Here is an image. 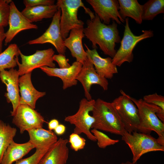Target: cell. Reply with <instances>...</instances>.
Instances as JSON below:
<instances>
[{"label": "cell", "instance_id": "cell-22", "mask_svg": "<svg viewBox=\"0 0 164 164\" xmlns=\"http://www.w3.org/2000/svg\"><path fill=\"white\" fill-rule=\"evenodd\" d=\"M34 146L29 141L22 144L15 142L13 141L5 152L1 164H12L27 154Z\"/></svg>", "mask_w": 164, "mask_h": 164}, {"label": "cell", "instance_id": "cell-21", "mask_svg": "<svg viewBox=\"0 0 164 164\" xmlns=\"http://www.w3.org/2000/svg\"><path fill=\"white\" fill-rule=\"evenodd\" d=\"M27 131L29 135V141L36 149H49L58 139L54 132L43 128L30 129Z\"/></svg>", "mask_w": 164, "mask_h": 164}, {"label": "cell", "instance_id": "cell-16", "mask_svg": "<svg viewBox=\"0 0 164 164\" xmlns=\"http://www.w3.org/2000/svg\"><path fill=\"white\" fill-rule=\"evenodd\" d=\"M82 66V63L76 61L67 68H51L43 66L39 68L49 76L60 78L63 82V88L65 90L77 84L78 81L77 78Z\"/></svg>", "mask_w": 164, "mask_h": 164}, {"label": "cell", "instance_id": "cell-23", "mask_svg": "<svg viewBox=\"0 0 164 164\" xmlns=\"http://www.w3.org/2000/svg\"><path fill=\"white\" fill-rule=\"evenodd\" d=\"M119 12L122 18L125 20L126 18L130 17L139 24L142 22V5L137 0H118Z\"/></svg>", "mask_w": 164, "mask_h": 164}, {"label": "cell", "instance_id": "cell-33", "mask_svg": "<svg viewBox=\"0 0 164 164\" xmlns=\"http://www.w3.org/2000/svg\"><path fill=\"white\" fill-rule=\"evenodd\" d=\"M23 2L25 7L55 5L54 0H24Z\"/></svg>", "mask_w": 164, "mask_h": 164}, {"label": "cell", "instance_id": "cell-30", "mask_svg": "<svg viewBox=\"0 0 164 164\" xmlns=\"http://www.w3.org/2000/svg\"><path fill=\"white\" fill-rule=\"evenodd\" d=\"M10 11L9 4L7 0H0V27L8 25Z\"/></svg>", "mask_w": 164, "mask_h": 164}, {"label": "cell", "instance_id": "cell-10", "mask_svg": "<svg viewBox=\"0 0 164 164\" xmlns=\"http://www.w3.org/2000/svg\"><path fill=\"white\" fill-rule=\"evenodd\" d=\"M61 11L58 9L53 18L52 22L45 32L38 38L29 41V45L50 43L56 48L59 54L65 55L66 48L63 44L60 26Z\"/></svg>", "mask_w": 164, "mask_h": 164}, {"label": "cell", "instance_id": "cell-31", "mask_svg": "<svg viewBox=\"0 0 164 164\" xmlns=\"http://www.w3.org/2000/svg\"><path fill=\"white\" fill-rule=\"evenodd\" d=\"M68 141L71 148L76 152L83 149L86 145V139L79 135L73 132L70 135Z\"/></svg>", "mask_w": 164, "mask_h": 164}, {"label": "cell", "instance_id": "cell-27", "mask_svg": "<svg viewBox=\"0 0 164 164\" xmlns=\"http://www.w3.org/2000/svg\"><path fill=\"white\" fill-rule=\"evenodd\" d=\"M142 6V21L152 20L157 15L164 13V0H149Z\"/></svg>", "mask_w": 164, "mask_h": 164}, {"label": "cell", "instance_id": "cell-34", "mask_svg": "<svg viewBox=\"0 0 164 164\" xmlns=\"http://www.w3.org/2000/svg\"><path fill=\"white\" fill-rule=\"evenodd\" d=\"M53 59L57 63L60 68H68L71 66L68 62V59L66 58L65 55L60 54L54 55Z\"/></svg>", "mask_w": 164, "mask_h": 164}, {"label": "cell", "instance_id": "cell-25", "mask_svg": "<svg viewBox=\"0 0 164 164\" xmlns=\"http://www.w3.org/2000/svg\"><path fill=\"white\" fill-rule=\"evenodd\" d=\"M20 51L17 45L13 43L0 54V73L3 70L14 68L17 66V59Z\"/></svg>", "mask_w": 164, "mask_h": 164}, {"label": "cell", "instance_id": "cell-3", "mask_svg": "<svg viewBox=\"0 0 164 164\" xmlns=\"http://www.w3.org/2000/svg\"><path fill=\"white\" fill-rule=\"evenodd\" d=\"M92 112L95 120L92 128L121 136L126 131L112 102L98 98Z\"/></svg>", "mask_w": 164, "mask_h": 164}, {"label": "cell", "instance_id": "cell-28", "mask_svg": "<svg viewBox=\"0 0 164 164\" xmlns=\"http://www.w3.org/2000/svg\"><path fill=\"white\" fill-rule=\"evenodd\" d=\"M91 132L95 136L97 142L98 147L101 149H105L108 146L114 145L119 141L118 139H113L107 135L98 130L92 128Z\"/></svg>", "mask_w": 164, "mask_h": 164}, {"label": "cell", "instance_id": "cell-26", "mask_svg": "<svg viewBox=\"0 0 164 164\" xmlns=\"http://www.w3.org/2000/svg\"><path fill=\"white\" fill-rule=\"evenodd\" d=\"M16 132V128L0 120V163L5 152L13 141Z\"/></svg>", "mask_w": 164, "mask_h": 164}, {"label": "cell", "instance_id": "cell-4", "mask_svg": "<svg viewBox=\"0 0 164 164\" xmlns=\"http://www.w3.org/2000/svg\"><path fill=\"white\" fill-rule=\"evenodd\" d=\"M56 5L61 11L60 26L63 40L68 37L72 29L84 27V22L77 17L80 8L84 9L85 13L90 16V19H93L95 16L94 13L85 6L81 0H58Z\"/></svg>", "mask_w": 164, "mask_h": 164}, {"label": "cell", "instance_id": "cell-32", "mask_svg": "<svg viewBox=\"0 0 164 164\" xmlns=\"http://www.w3.org/2000/svg\"><path fill=\"white\" fill-rule=\"evenodd\" d=\"M143 100L145 102L155 105L164 111V97L156 93L144 96Z\"/></svg>", "mask_w": 164, "mask_h": 164}, {"label": "cell", "instance_id": "cell-2", "mask_svg": "<svg viewBox=\"0 0 164 164\" xmlns=\"http://www.w3.org/2000/svg\"><path fill=\"white\" fill-rule=\"evenodd\" d=\"M138 111L139 125L138 132L150 134L155 132L158 137L157 142L164 146V111L153 104L130 97Z\"/></svg>", "mask_w": 164, "mask_h": 164}, {"label": "cell", "instance_id": "cell-9", "mask_svg": "<svg viewBox=\"0 0 164 164\" xmlns=\"http://www.w3.org/2000/svg\"><path fill=\"white\" fill-rule=\"evenodd\" d=\"M55 52L51 48L42 50H37L34 54L26 56L22 53L21 51L19 55L21 59V63L17 59V65L19 76L32 73L35 69L43 66L55 68L56 65L54 63L53 57Z\"/></svg>", "mask_w": 164, "mask_h": 164}, {"label": "cell", "instance_id": "cell-11", "mask_svg": "<svg viewBox=\"0 0 164 164\" xmlns=\"http://www.w3.org/2000/svg\"><path fill=\"white\" fill-rule=\"evenodd\" d=\"M13 117L12 122L19 128L21 134L30 129L43 128L45 122L39 113L26 104H20Z\"/></svg>", "mask_w": 164, "mask_h": 164}, {"label": "cell", "instance_id": "cell-15", "mask_svg": "<svg viewBox=\"0 0 164 164\" xmlns=\"http://www.w3.org/2000/svg\"><path fill=\"white\" fill-rule=\"evenodd\" d=\"M19 76L18 70L14 68L9 70H3L0 73V80L6 86L7 92L5 96L7 102L11 103L12 105L13 110L11 112L12 116L20 104Z\"/></svg>", "mask_w": 164, "mask_h": 164}, {"label": "cell", "instance_id": "cell-12", "mask_svg": "<svg viewBox=\"0 0 164 164\" xmlns=\"http://www.w3.org/2000/svg\"><path fill=\"white\" fill-rule=\"evenodd\" d=\"M77 80L82 85L85 98L88 100L92 99L90 93L91 87L92 85L98 84L105 91L108 88L107 79L101 77L97 73L93 64L87 57L82 64Z\"/></svg>", "mask_w": 164, "mask_h": 164}, {"label": "cell", "instance_id": "cell-38", "mask_svg": "<svg viewBox=\"0 0 164 164\" xmlns=\"http://www.w3.org/2000/svg\"><path fill=\"white\" fill-rule=\"evenodd\" d=\"M120 164H138L137 162H131L130 161H127L125 162H123Z\"/></svg>", "mask_w": 164, "mask_h": 164}, {"label": "cell", "instance_id": "cell-37", "mask_svg": "<svg viewBox=\"0 0 164 164\" xmlns=\"http://www.w3.org/2000/svg\"><path fill=\"white\" fill-rule=\"evenodd\" d=\"M5 38L4 27H0V54L2 52L3 42Z\"/></svg>", "mask_w": 164, "mask_h": 164}, {"label": "cell", "instance_id": "cell-24", "mask_svg": "<svg viewBox=\"0 0 164 164\" xmlns=\"http://www.w3.org/2000/svg\"><path fill=\"white\" fill-rule=\"evenodd\" d=\"M58 9L56 4L25 7L22 14L32 22L41 21L44 19L53 18Z\"/></svg>", "mask_w": 164, "mask_h": 164}, {"label": "cell", "instance_id": "cell-7", "mask_svg": "<svg viewBox=\"0 0 164 164\" xmlns=\"http://www.w3.org/2000/svg\"><path fill=\"white\" fill-rule=\"evenodd\" d=\"M95 100H88L86 98L80 101L78 109L75 114L66 117L64 121L75 126L73 133L84 134L91 141L96 142L95 136L91 132V129L94 122V119L90 113L92 111Z\"/></svg>", "mask_w": 164, "mask_h": 164}, {"label": "cell", "instance_id": "cell-19", "mask_svg": "<svg viewBox=\"0 0 164 164\" xmlns=\"http://www.w3.org/2000/svg\"><path fill=\"white\" fill-rule=\"evenodd\" d=\"M84 27L71 29L68 37L64 40V45L70 51L77 61L82 64L87 59V54L84 49L82 40L84 37Z\"/></svg>", "mask_w": 164, "mask_h": 164}, {"label": "cell", "instance_id": "cell-35", "mask_svg": "<svg viewBox=\"0 0 164 164\" xmlns=\"http://www.w3.org/2000/svg\"><path fill=\"white\" fill-rule=\"evenodd\" d=\"M54 130V133L56 135H61L65 133L66 127L63 124H59Z\"/></svg>", "mask_w": 164, "mask_h": 164}, {"label": "cell", "instance_id": "cell-5", "mask_svg": "<svg viewBox=\"0 0 164 164\" xmlns=\"http://www.w3.org/2000/svg\"><path fill=\"white\" fill-rule=\"evenodd\" d=\"M125 21L124 34L120 47L112 58V63L117 67H120L125 62H132L134 58L133 51L137 44L144 39L152 37L154 35L153 31L149 30H143L141 34L135 35L130 29L128 18H126Z\"/></svg>", "mask_w": 164, "mask_h": 164}, {"label": "cell", "instance_id": "cell-1", "mask_svg": "<svg viewBox=\"0 0 164 164\" xmlns=\"http://www.w3.org/2000/svg\"><path fill=\"white\" fill-rule=\"evenodd\" d=\"M86 24L87 27L84 28V33L91 42L93 49H96L98 45L104 54L113 58L117 51L116 44L120 43L121 40L118 24L114 21L111 24H104L96 14L93 19L87 21Z\"/></svg>", "mask_w": 164, "mask_h": 164}, {"label": "cell", "instance_id": "cell-17", "mask_svg": "<svg viewBox=\"0 0 164 164\" xmlns=\"http://www.w3.org/2000/svg\"><path fill=\"white\" fill-rule=\"evenodd\" d=\"M31 75V73H27L19 78L20 104L27 105L34 109L37 100L45 96L46 93L39 91L34 88L32 82Z\"/></svg>", "mask_w": 164, "mask_h": 164}, {"label": "cell", "instance_id": "cell-18", "mask_svg": "<svg viewBox=\"0 0 164 164\" xmlns=\"http://www.w3.org/2000/svg\"><path fill=\"white\" fill-rule=\"evenodd\" d=\"M87 56L93 64L97 73L101 77L107 79H111L114 74L118 73L117 67L112 63L110 57L103 58L100 56L96 49H90L85 44Z\"/></svg>", "mask_w": 164, "mask_h": 164}, {"label": "cell", "instance_id": "cell-6", "mask_svg": "<svg viewBox=\"0 0 164 164\" xmlns=\"http://www.w3.org/2000/svg\"><path fill=\"white\" fill-rule=\"evenodd\" d=\"M121 136L122 140L132 152L134 162H137L143 155L148 152L164 151V146L160 145L150 134L136 131L130 133L125 131Z\"/></svg>", "mask_w": 164, "mask_h": 164}, {"label": "cell", "instance_id": "cell-13", "mask_svg": "<svg viewBox=\"0 0 164 164\" xmlns=\"http://www.w3.org/2000/svg\"><path fill=\"white\" fill-rule=\"evenodd\" d=\"M92 7L101 21L106 25L109 24L111 19L117 24L125 22L119 12V6L117 0H87Z\"/></svg>", "mask_w": 164, "mask_h": 164}, {"label": "cell", "instance_id": "cell-29", "mask_svg": "<svg viewBox=\"0 0 164 164\" xmlns=\"http://www.w3.org/2000/svg\"><path fill=\"white\" fill-rule=\"evenodd\" d=\"M49 149H36L31 156L20 159L16 161L15 164H40L42 158Z\"/></svg>", "mask_w": 164, "mask_h": 164}, {"label": "cell", "instance_id": "cell-36", "mask_svg": "<svg viewBox=\"0 0 164 164\" xmlns=\"http://www.w3.org/2000/svg\"><path fill=\"white\" fill-rule=\"evenodd\" d=\"M59 124L58 121L56 119L51 120L48 123L49 130L52 131L54 130Z\"/></svg>", "mask_w": 164, "mask_h": 164}, {"label": "cell", "instance_id": "cell-20", "mask_svg": "<svg viewBox=\"0 0 164 164\" xmlns=\"http://www.w3.org/2000/svg\"><path fill=\"white\" fill-rule=\"evenodd\" d=\"M67 139L60 138L48 150L40 164H66L69 154Z\"/></svg>", "mask_w": 164, "mask_h": 164}, {"label": "cell", "instance_id": "cell-8", "mask_svg": "<svg viewBox=\"0 0 164 164\" xmlns=\"http://www.w3.org/2000/svg\"><path fill=\"white\" fill-rule=\"evenodd\" d=\"M121 95L112 102L122 122L125 129L130 133L138 132L139 125L138 109L130 96L122 90Z\"/></svg>", "mask_w": 164, "mask_h": 164}, {"label": "cell", "instance_id": "cell-14", "mask_svg": "<svg viewBox=\"0 0 164 164\" xmlns=\"http://www.w3.org/2000/svg\"><path fill=\"white\" fill-rule=\"evenodd\" d=\"M10 11L8 25L9 29L5 32V45L10 43L20 32L26 30L37 29L38 26L26 18L18 9L14 2L10 4Z\"/></svg>", "mask_w": 164, "mask_h": 164}]
</instances>
